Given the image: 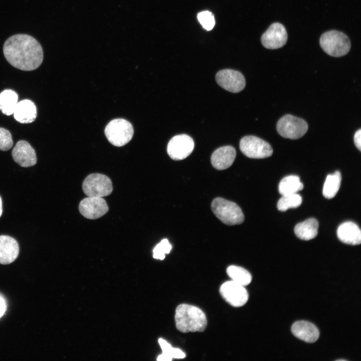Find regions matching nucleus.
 <instances>
[{"instance_id": "1", "label": "nucleus", "mask_w": 361, "mask_h": 361, "mask_svg": "<svg viewBox=\"0 0 361 361\" xmlns=\"http://www.w3.org/2000/svg\"><path fill=\"white\" fill-rule=\"evenodd\" d=\"M3 52L7 61L23 71L37 69L43 60V51L39 42L26 34H17L5 42Z\"/></svg>"}, {"instance_id": "2", "label": "nucleus", "mask_w": 361, "mask_h": 361, "mask_svg": "<svg viewBox=\"0 0 361 361\" xmlns=\"http://www.w3.org/2000/svg\"><path fill=\"white\" fill-rule=\"evenodd\" d=\"M174 319L177 329L184 333L203 332L207 325L205 313L199 308L187 304L177 306Z\"/></svg>"}, {"instance_id": "3", "label": "nucleus", "mask_w": 361, "mask_h": 361, "mask_svg": "<svg viewBox=\"0 0 361 361\" xmlns=\"http://www.w3.org/2000/svg\"><path fill=\"white\" fill-rule=\"evenodd\" d=\"M211 209L215 215L226 225L233 226L244 222V216L241 209L233 202L217 198L212 201Z\"/></svg>"}, {"instance_id": "4", "label": "nucleus", "mask_w": 361, "mask_h": 361, "mask_svg": "<svg viewBox=\"0 0 361 361\" xmlns=\"http://www.w3.org/2000/svg\"><path fill=\"white\" fill-rule=\"evenodd\" d=\"M320 45L328 55L336 57L347 54L351 45L348 37L342 32L331 30L323 33L320 38Z\"/></svg>"}, {"instance_id": "5", "label": "nucleus", "mask_w": 361, "mask_h": 361, "mask_svg": "<svg viewBox=\"0 0 361 361\" xmlns=\"http://www.w3.org/2000/svg\"><path fill=\"white\" fill-rule=\"evenodd\" d=\"M133 133L132 124L122 118L111 120L105 129V134L108 141L117 147L122 146L129 142Z\"/></svg>"}, {"instance_id": "6", "label": "nucleus", "mask_w": 361, "mask_h": 361, "mask_svg": "<svg viewBox=\"0 0 361 361\" xmlns=\"http://www.w3.org/2000/svg\"><path fill=\"white\" fill-rule=\"evenodd\" d=\"M276 128L278 133L283 137L297 139L306 133L308 126L304 119L286 114L278 121Z\"/></svg>"}, {"instance_id": "7", "label": "nucleus", "mask_w": 361, "mask_h": 361, "mask_svg": "<svg viewBox=\"0 0 361 361\" xmlns=\"http://www.w3.org/2000/svg\"><path fill=\"white\" fill-rule=\"evenodd\" d=\"M82 189L88 197H101L109 195L113 191L111 180L105 175L92 173L83 182Z\"/></svg>"}, {"instance_id": "8", "label": "nucleus", "mask_w": 361, "mask_h": 361, "mask_svg": "<svg viewBox=\"0 0 361 361\" xmlns=\"http://www.w3.org/2000/svg\"><path fill=\"white\" fill-rule=\"evenodd\" d=\"M240 149L245 156L251 158H267L273 153V149L269 143L252 135L245 136L241 139Z\"/></svg>"}, {"instance_id": "9", "label": "nucleus", "mask_w": 361, "mask_h": 361, "mask_svg": "<svg viewBox=\"0 0 361 361\" xmlns=\"http://www.w3.org/2000/svg\"><path fill=\"white\" fill-rule=\"evenodd\" d=\"M194 146V140L190 136L185 134L177 135L168 142L167 152L171 159L182 160L191 154Z\"/></svg>"}, {"instance_id": "10", "label": "nucleus", "mask_w": 361, "mask_h": 361, "mask_svg": "<svg viewBox=\"0 0 361 361\" xmlns=\"http://www.w3.org/2000/svg\"><path fill=\"white\" fill-rule=\"evenodd\" d=\"M220 293L229 304L235 307L245 305L249 298L244 286L232 280L223 283L220 287Z\"/></svg>"}, {"instance_id": "11", "label": "nucleus", "mask_w": 361, "mask_h": 361, "mask_svg": "<svg viewBox=\"0 0 361 361\" xmlns=\"http://www.w3.org/2000/svg\"><path fill=\"white\" fill-rule=\"evenodd\" d=\"M216 79L221 87L233 93L240 92L246 85L245 79L242 74L232 69L219 71L216 74Z\"/></svg>"}, {"instance_id": "12", "label": "nucleus", "mask_w": 361, "mask_h": 361, "mask_svg": "<svg viewBox=\"0 0 361 361\" xmlns=\"http://www.w3.org/2000/svg\"><path fill=\"white\" fill-rule=\"evenodd\" d=\"M288 35L284 26L279 23L270 25L261 37L263 46L269 49H277L286 44Z\"/></svg>"}, {"instance_id": "13", "label": "nucleus", "mask_w": 361, "mask_h": 361, "mask_svg": "<svg viewBox=\"0 0 361 361\" xmlns=\"http://www.w3.org/2000/svg\"><path fill=\"white\" fill-rule=\"evenodd\" d=\"M81 214L89 219H96L108 211V205L102 198L88 197L82 200L79 206Z\"/></svg>"}, {"instance_id": "14", "label": "nucleus", "mask_w": 361, "mask_h": 361, "mask_svg": "<svg viewBox=\"0 0 361 361\" xmlns=\"http://www.w3.org/2000/svg\"><path fill=\"white\" fill-rule=\"evenodd\" d=\"M12 154L14 161L22 167L32 166L37 162L35 150L25 140H20L16 143Z\"/></svg>"}, {"instance_id": "15", "label": "nucleus", "mask_w": 361, "mask_h": 361, "mask_svg": "<svg viewBox=\"0 0 361 361\" xmlns=\"http://www.w3.org/2000/svg\"><path fill=\"white\" fill-rule=\"evenodd\" d=\"M236 156V152L233 146H222L217 149L212 153L211 157V163L217 169L224 170L233 164Z\"/></svg>"}, {"instance_id": "16", "label": "nucleus", "mask_w": 361, "mask_h": 361, "mask_svg": "<svg viewBox=\"0 0 361 361\" xmlns=\"http://www.w3.org/2000/svg\"><path fill=\"white\" fill-rule=\"evenodd\" d=\"M338 239L343 243L356 245L361 242V231L355 223L347 221L341 224L337 229Z\"/></svg>"}, {"instance_id": "17", "label": "nucleus", "mask_w": 361, "mask_h": 361, "mask_svg": "<svg viewBox=\"0 0 361 361\" xmlns=\"http://www.w3.org/2000/svg\"><path fill=\"white\" fill-rule=\"evenodd\" d=\"M19 253V244L15 239L8 236H0V264H11L17 258Z\"/></svg>"}, {"instance_id": "18", "label": "nucleus", "mask_w": 361, "mask_h": 361, "mask_svg": "<svg viewBox=\"0 0 361 361\" xmlns=\"http://www.w3.org/2000/svg\"><path fill=\"white\" fill-rule=\"evenodd\" d=\"M291 331L296 337L308 343L314 342L319 336V331L316 326L304 320L294 322L292 325Z\"/></svg>"}, {"instance_id": "19", "label": "nucleus", "mask_w": 361, "mask_h": 361, "mask_svg": "<svg viewBox=\"0 0 361 361\" xmlns=\"http://www.w3.org/2000/svg\"><path fill=\"white\" fill-rule=\"evenodd\" d=\"M15 119L21 123H30L37 117V108L34 103L25 99L18 102L14 111Z\"/></svg>"}, {"instance_id": "20", "label": "nucleus", "mask_w": 361, "mask_h": 361, "mask_svg": "<svg viewBox=\"0 0 361 361\" xmlns=\"http://www.w3.org/2000/svg\"><path fill=\"white\" fill-rule=\"evenodd\" d=\"M318 228V221L315 219L311 218L297 224L294 231L298 238L303 240H310L317 236Z\"/></svg>"}, {"instance_id": "21", "label": "nucleus", "mask_w": 361, "mask_h": 361, "mask_svg": "<svg viewBox=\"0 0 361 361\" xmlns=\"http://www.w3.org/2000/svg\"><path fill=\"white\" fill-rule=\"evenodd\" d=\"M303 188V185L300 182L299 176L295 175L286 176L279 183L278 191L282 195L297 193Z\"/></svg>"}, {"instance_id": "22", "label": "nucleus", "mask_w": 361, "mask_h": 361, "mask_svg": "<svg viewBox=\"0 0 361 361\" xmlns=\"http://www.w3.org/2000/svg\"><path fill=\"white\" fill-rule=\"evenodd\" d=\"M17 94L12 90L7 89L0 93V110L5 115H11L18 103Z\"/></svg>"}, {"instance_id": "23", "label": "nucleus", "mask_w": 361, "mask_h": 361, "mask_svg": "<svg viewBox=\"0 0 361 361\" xmlns=\"http://www.w3.org/2000/svg\"><path fill=\"white\" fill-rule=\"evenodd\" d=\"M341 176L339 171H335L333 174H328L325 180L322 194L327 199H330L334 197L340 186Z\"/></svg>"}, {"instance_id": "24", "label": "nucleus", "mask_w": 361, "mask_h": 361, "mask_svg": "<svg viewBox=\"0 0 361 361\" xmlns=\"http://www.w3.org/2000/svg\"><path fill=\"white\" fill-rule=\"evenodd\" d=\"M227 273L232 281L244 286L249 284L252 280L251 274L240 266H229L227 269Z\"/></svg>"}, {"instance_id": "25", "label": "nucleus", "mask_w": 361, "mask_h": 361, "mask_svg": "<svg viewBox=\"0 0 361 361\" xmlns=\"http://www.w3.org/2000/svg\"><path fill=\"white\" fill-rule=\"evenodd\" d=\"M302 198L297 193L283 195L277 203V208L280 211L284 212L290 208H296L302 203Z\"/></svg>"}, {"instance_id": "26", "label": "nucleus", "mask_w": 361, "mask_h": 361, "mask_svg": "<svg viewBox=\"0 0 361 361\" xmlns=\"http://www.w3.org/2000/svg\"><path fill=\"white\" fill-rule=\"evenodd\" d=\"M171 245L166 239H163L157 244L153 250V257L155 259L163 260L165 258V254H168L171 249Z\"/></svg>"}, {"instance_id": "27", "label": "nucleus", "mask_w": 361, "mask_h": 361, "mask_svg": "<svg viewBox=\"0 0 361 361\" xmlns=\"http://www.w3.org/2000/svg\"><path fill=\"white\" fill-rule=\"evenodd\" d=\"M197 18L203 27L207 31L213 29L215 24V20L213 14L208 11L199 13Z\"/></svg>"}, {"instance_id": "28", "label": "nucleus", "mask_w": 361, "mask_h": 361, "mask_svg": "<svg viewBox=\"0 0 361 361\" xmlns=\"http://www.w3.org/2000/svg\"><path fill=\"white\" fill-rule=\"evenodd\" d=\"M158 342L162 349V353L158 356L157 360L159 361L171 360L173 358V347H171L168 342L162 338L158 339Z\"/></svg>"}, {"instance_id": "29", "label": "nucleus", "mask_w": 361, "mask_h": 361, "mask_svg": "<svg viewBox=\"0 0 361 361\" xmlns=\"http://www.w3.org/2000/svg\"><path fill=\"white\" fill-rule=\"evenodd\" d=\"M13 141L11 133L8 130L0 127V150L7 151L12 147Z\"/></svg>"}, {"instance_id": "30", "label": "nucleus", "mask_w": 361, "mask_h": 361, "mask_svg": "<svg viewBox=\"0 0 361 361\" xmlns=\"http://www.w3.org/2000/svg\"><path fill=\"white\" fill-rule=\"evenodd\" d=\"M354 143L359 150H361V129H359L354 133L353 137Z\"/></svg>"}, {"instance_id": "31", "label": "nucleus", "mask_w": 361, "mask_h": 361, "mask_svg": "<svg viewBox=\"0 0 361 361\" xmlns=\"http://www.w3.org/2000/svg\"><path fill=\"white\" fill-rule=\"evenodd\" d=\"M172 357L175 358H184L186 357L185 353L179 348H173Z\"/></svg>"}, {"instance_id": "32", "label": "nucleus", "mask_w": 361, "mask_h": 361, "mask_svg": "<svg viewBox=\"0 0 361 361\" xmlns=\"http://www.w3.org/2000/svg\"><path fill=\"white\" fill-rule=\"evenodd\" d=\"M5 309L6 305L5 301L3 299L0 297V317L4 314Z\"/></svg>"}, {"instance_id": "33", "label": "nucleus", "mask_w": 361, "mask_h": 361, "mask_svg": "<svg viewBox=\"0 0 361 361\" xmlns=\"http://www.w3.org/2000/svg\"><path fill=\"white\" fill-rule=\"evenodd\" d=\"M3 212V208H2V199L0 197V217L1 216Z\"/></svg>"}]
</instances>
